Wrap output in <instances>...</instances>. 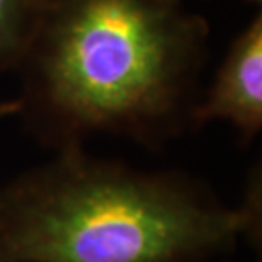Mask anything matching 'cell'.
<instances>
[{"instance_id": "6da1fadb", "label": "cell", "mask_w": 262, "mask_h": 262, "mask_svg": "<svg viewBox=\"0 0 262 262\" xmlns=\"http://www.w3.org/2000/svg\"><path fill=\"white\" fill-rule=\"evenodd\" d=\"M206 39L182 0H48L19 114L60 150L92 133L160 141L191 123Z\"/></svg>"}, {"instance_id": "7a4b0ae2", "label": "cell", "mask_w": 262, "mask_h": 262, "mask_svg": "<svg viewBox=\"0 0 262 262\" xmlns=\"http://www.w3.org/2000/svg\"><path fill=\"white\" fill-rule=\"evenodd\" d=\"M259 232V176L232 208L186 176L70 146L0 189V262H214Z\"/></svg>"}, {"instance_id": "3957f363", "label": "cell", "mask_w": 262, "mask_h": 262, "mask_svg": "<svg viewBox=\"0 0 262 262\" xmlns=\"http://www.w3.org/2000/svg\"><path fill=\"white\" fill-rule=\"evenodd\" d=\"M223 119L252 140L262 128V15L233 39L213 85L191 113V123Z\"/></svg>"}, {"instance_id": "277c9868", "label": "cell", "mask_w": 262, "mask_h": 262, "mask_svg": "<svg viewBox=\"0 0 262 262\" xmlns=\"http://www.w3.org/2000/svg\"><path fill=\"white\" fill-rule=\"evenodd\" d=\"M48 0H0V72L19 68Z\"/></svg>"}, {"instance_id": "5b68a950", "label": "cell", "mask_w": 262, "mask_h": 262, "mask_svg": "<svg viewBox=\"0 0 262 262\" xmlns=\"http://www.w3.org/2000/svg\"><path fill=\"white\" fill-rule=\"evenodd\" d=\"M19 109H20V104L17 99H15V101H2L0 102V121L14 116V114H19Z\"/></svg>"}]
</instances>
